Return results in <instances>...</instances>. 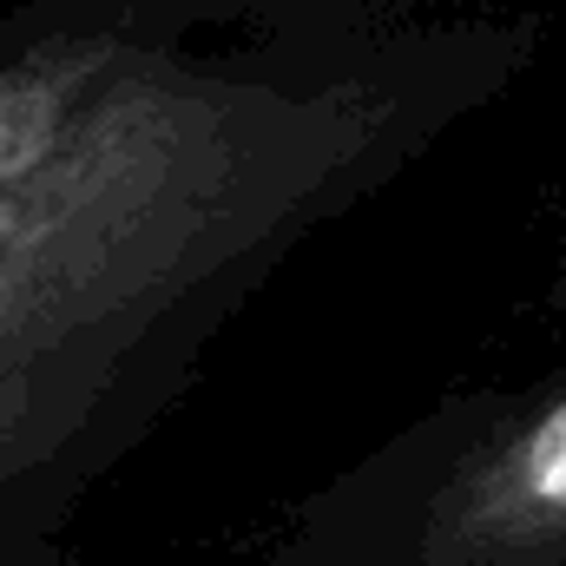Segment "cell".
Wrapping results in <instances>:
<instances>
[{
  "mask_svg": "<svg viewBox=\"0 0 566 566\" xmlns=\"http://www.w3.org/2000/svg\"><path fill=\"white\" fill-rule=\"evenodd\" d=\"M547 53L481 0L0 13V534L53 521L329 224Z\"/></svg>",
  "mask_w": 566,
  "mask_h": 566,
  "instance_id": "cell-1",
  "label": "cell"
},
{
  "mask_svg": "<svg viewBox=\"0 0 566 566\" xmlns=\"http://www.w3.org/2000/svg\"><path fill=\"white\" fill-rule=\"evenodd\" d=\"M369 566H566V369L474 389L363 481Z\"/></svg>",
  "mask_w": 566,
  "mask_h": 566,
  "instance_id": "cell-2",
  "label": "cell"
},
{
  "mask_svg": "<svg viewBox=\"0 0 566 566\" xmlns=\"http://www.w3.org/2000/svg\"><path fill=\"white\" fill-rule=\"evenodd\" d=\"M547 310H554V323L566 329V205H560V224H554V264H547Z\"/></svg>",
  "mask_w": 566,
  "mask_h": 566,
  "instance_id": "cell-3",
  "label": "cell"
}]
</instances>
